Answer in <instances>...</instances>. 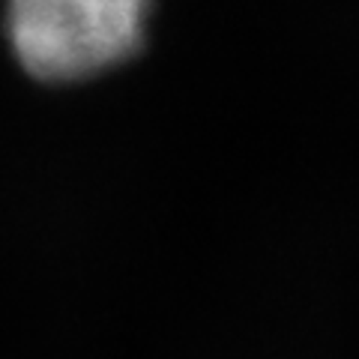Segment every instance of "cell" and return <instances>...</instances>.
Returning a JSON list of instances; mask_svg holds the SVG:
<instances>
[{
	"instance_id": "cell-1",
	"label": "cell",
	"mask_w": 359,
	"mask_h": 359,
	"mask_svg": "<svg viewBox=\"0 0 359 359\" xmlns=\"http://www.w3.org/2000/svg\"><path fill=\"white\" fill-rule=\"evenodd\" d=\"M150 0H6L15 57L45 81H72L141 45Z\"/></svg>"
}]
</instances>
